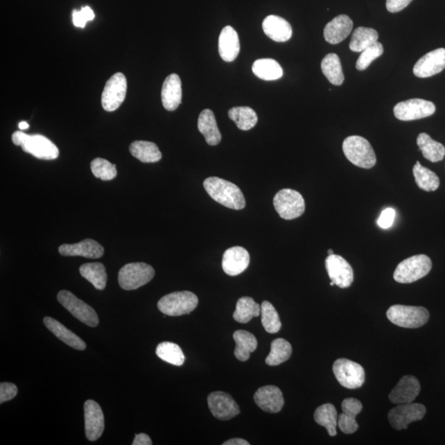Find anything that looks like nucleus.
<instances>
[{
  "instance_id": "f257e3e1",
  "label": "nucleus",
  "mask_w": 445,
  "mask_h": 445,
  "mask_svg": "<svg viewBox=\"0 0 445 445\" xmlns=\"http://www.w3.org/2000/svg\"><path fill=\"white\" fill-rule=\"evenodd\" d=\"M203 186L209 195L222 206L236 211L243 209L246 206L242 191L232 182L211 177L204 181Z\"/></svg>"
},
{
  "instance_id": "f03ea898",
  "label": "nucleus",
  "mask_w": 445,
  "mask_h": 445,
  "mask_svg": "<svg viewBox=\"0 0 445 445\" xmlns=\"http://www.w3.org/2000/svg\"><path fill=\"white\" fill-rule=\"evenodd\" d=\"M343 152L350 162L359 168L369 169L376 164V155L372 146L364 137L352 135L344 139Z\"/></svg>"
},
{
  "instance_id": "7ed1b4c3",
  "label": "nucleus",
  "mask_w": 445,
  "mask_h": 445,
  "mask_svg": "<svg viewBox=\"0 0 445 445\" xmlns=\"http://www.w3.org/2000/svg\"><path fill=\"white\" fill-rule=\"evenodd\" d=\"M387 317L392 324L404 329H418L429 320V311L424 307L392 305L387 311Z\"/></svg>"
},
{
  "instance_id": "20e7f679",
  "label": "nucleus",
  "mask_w": 445,
  "mask_h": 445,
  "mask_svg": "<svg viewBox=\"0 0 445 445\" xmlns=\"http://www.w3.org/2000/svg\"><path fill=\"white\" fill-rule=\"evenodd\" d=\"M198 303V297L193 292L178 291L164 296L159 301L158 308L165 315L178 317L194 311Z\"/></svg>"
},
{
  "instance_id": "39448f33",
  "label": "nucleus",
  "mask_w": 445,
  "mask_h": 445,
  "mask_svg": "<svg viewBox=\"0 0 445 445\" xmlns=\"http://www.w3.org/2000/svg\"><path fill=\"white\" fill-rule=\"evenodd\" d=\"M432 268V261L424 254L412 256L405 259L395 269L394 278L401 283H411L428 274Z\"/></svg>"
},
{
  "instance_id": "423d86ee",
  "label": "nucleus",
  "mask_w": 445,
  "mask_h": 445,
  "mask_svg": "<svg viewBox=\"0 0 445 445\" xmlns=\"http://www.w3.org/2000/svg\"><path fill=\"white\" fill-rule=\"evenodd\" d=\"M155 274L150 265L143 263H129L120 270L119 282L125 290H137L146 285Z\"/></svg>"
},
{
  "instance_id": "0eeeda50",
  "label": "nucleus",
  "mask_w": 445,
  "mask_h": 445,
  "mask_svg": "<svg viewBox=\"0 0 445 445\" xmlns=\"http://www.w3.org/2000/svg\"><path fill=\"white\" fill-rule=\"evenodd\" d=\"M274 209L282 219L291 220L297 219L305 211V202L299 191L292 189H282L278 191L273 200Z\"/></svg>"
},
{
  "instance_id": "6e6552de",
  "label": "nucleus",
  "mask_w": 445,
  "mask_h": 445,
  "mask_svg": "<svg viewBox=\"0 0 445 445\" xmlns=\"http://www.w3.org/2000/svg\"><path fill=\"white\" fill-rule=\"evenodd\" d=\"M59 303L72 314L74 317L91 327L97 326L99 318L97 313L76 295L68 290H61L58 295Z\"/></svg>"
},
{
  "instance_id": "1a4fd4ad",
  "label": "nucleus",
  "mask_w": 445,
  "mask_h": 445,
  "mask_svg": "<svg viewBox=\"0 0 445 445\" xmlns=\"http://www.w3.org/2000/svg\"><path fill=\"white\" fill-rule=\"evenodd\" d=\"M333 370L340 385L348 390H357L364 385L365 369L354 361L338 359L334 362Z\"/></svg>"
},
{
  "instance_id": "9d476101",
  "label": "nucleus",
  "mask_w": 445,
  "mask_h": 445,
  "mask_svg": "<svg viewBox=\"0 0 445 445\" xmlns=\"http://www.w3.org/2000/svg\"><path fill=\"white\" fill-rule=\"evenodd\" d=\"M128 91V80L122 73L109 78L102 94V106L105 111L114 112L124 102Z\"/></svg>"
},
{
  "instance_id": "9b49d317",
  "label": "nucleus",
  "mask_w": 445,
  "mask_h": 445,
  "mask_svg": "<svg viewBox=\"0 0 445 445\" xmlns=\"http://www.w3.org/2000/svg\"><path fill=\"white\" fill-rule=\"evenodd\" d=\"M426 413L424 405L412 403L399 404L390 410L387 418L392 428L401 430L407 429L412 422L422 420Z\"/></svg>"
},
{
  "instance_id": "f8f14e48",
  "label": "nucleus",
  "mask_w": 445,
  "mask_h": 445,
  "mask_svg": "<svg viewBox=\"0 0 445 445\" xmlns=\"http://www.w3.org/2000/svg\"><path fill=\"white\" fill-rule=\"evenodd\" d=\"M435 111L433 103L421 98H412L399 103L394 108L396 119L403 121L426 119L433 115Z\"/></svg>"
},
{
  "instance_id": "ddd939ff",
  "label": "nucleus",
  "mask_w": 445,
  "mask_h": 445,
  "mask_svg": "<svg viewBox=\"0 0 445 445\" xmlns=\"http://www.w3.org/2000/svg\"><path fill=\"white\" fill-rule=\"evenodd\" d=\"M325 267L331 281L335 285L347 289L354 281V272L348 261L339 255H329L325 261Z\"/></svg>"
},
{
  "instance_id": "4468645a",
  "label": "nucleus",
  "mask_w": 445,
  "mask_h": 445,
  "mask_svg": "<svg viewBox=\"0 0 445 445\" xmlns=\"http://www.w3.org/2000/svg\"><path fill=\"white\" fill-rule=\"evenodd\" d=\"M21 147L24 152L39 159L54 160L59 156V150L55 143L40 134H26Z\"/></svg>"
},
{
  "instance_id": "2eb2a0df",
  "label": "nucleus",
  "mask_w": 445,
  "mask_h": 445,
  "mask_svg": "<svg viewBox=\"0 0 445 445\" xmlns=\"http://www.w3.org/2000/svg\"><path fill=\"white\" fill-rule=\"evenodd\" d=\"M208 407L212 415L219 420L228 421L240 413L236 401L225 392H213L208 396Z\"/></svg>"
},
{
  "instance_id": "dca6fc26",
  "label": "nucleus",
  "mask_w": 445,
  "mask_h": 445,
  "mask_svg": "<svg viewBox=\"0 0 445 445\" xmlns=\"http://www.w3.org/2000/svg\"><path fill=\"white\" fill-rule=\"evenodd\" d=\"M85 421L86 437L89 442H95L101 437L105 423L101 407L94 400L86 401L85 403Z\"/></svg>"
},
{
  "instance_id": "f3484780",
  "label": "nucleus",
  "mask_w": 445,
  "mask_h": 445,
  "mask_svg": "<svg viewBox=\"0 0 445 445\" xmlns=\"http://www.w3.org/2000/svg\"><path fill=\"white\" fill-rule=\"evenodd\" d=\"M445 69V49L439 48L429 52L417 61L413 73L418 78H429Z\"/></svg>"
},
{
  "instance_id": "a211bd4d",
  "label": "nucleus",
  "mask_w": 445,
  "mask_h": 445,
  "mask_svg": "<svg viewBox=\"0 0 445 445\" xmlns=\"http://www.w3.org/2000/svg\"><path fill=\"white\" fill-rule=\"evenodd\" d=\"M250 263V253L242 247H230L222 255V270L230 277H236L245 272Z\"/></svg>"
},
{
  "instance_id": "6ab92c4d",
  "label": "nucleus",
  "mask_w": 445,
  "mask_h": 445,
  "mask_svg": "<svg viewBox=\"0 0 445 445\" xmlns=\"http://www.w3.org/2000/svg\"><path fill=\"white\" fill-rule=\"evenodd\" d=\"M421 392V385L416 377L405 375L388 395L392 403L405 404L413 403Z\"/></svg>"
},
{
  "instance_id": "aec40b11",
  "label": "nucleus",
  "mask_w": 445,
  "mask_h": 445,
  "mask_svg": "<svg viewBox=\"0 0 445 445\" xmlns=\"http://www.w3.org/2000/svg\"><path fill=\"white\" fill-rule=\"evenodd\" d=\"M254 401L263 411L269 413L280 412L285 404L280 388L273 385L260 387L256 392Z\"/></svg>"
},
{
  "instance_id": "412c9836",
  "label": "nucleus",
  "mask_w": 445,
  "mask_h": 445,
  "mask_svg": "<svg viewBox=\"0 0 445 445\" xmlns=\"http://www.w3.org/2000/svg\"><path fill=\"white\" fill-rule=\"evenodd\" d=\"M60 255L64 256H84L98 259L104 254V248L94 239L87 238L76 244H63L59 247Z\"/></svg>"
},
{
  "instance_id": "4be33fe9",
  "label": "nucleus",
  "mask_w": 445,
  "mask_h": 445,
  "mask_svg": "<svg viewBox=\"0 0 445 445\" xmlns=\"http://www.w3.org/2000/svg\"><path fill=\"white\" fill-rule=\"evenodd\" d=\"M353 21L347 15H339L329 21L324 28V38L330 44H339L351 34Z\"/></svg>"
},
{
  "instance_id": "5701e85b",
  "label": "nucleus",
  "mask_w": 445,
  "mask_h": 445,
  "mask_svg": "<svg viewBox=\"0 0 445 445\" xmlns=\"http://www.w3.org/2000/svg\"><path fill=\"white\" fill-rule=\"evenodd\" d=\"M162 103L166 110L175 111L182 103V89L180 77L176 73L170 74L164 80L162 93Z\"/></svg>"
},
{
  "instance_id": "b1692460",
  "label": "nucleus",
  "mask_w": 445,
  "mask_h": 445,
  "mask_svg": "<svg viewBox=\"0 0 445 445\" xmlns=\"http://www.w3.org/2000/svg\"><path fill=\"white\" fill-rule=\"evenodd\" d=\"M264 33L272 40L277 42H286L292 37V28L283 17L270 15L265 17L263 24Z\"/></svg>"
},
{
  "instance_id": "393cba45",
  "label": "nucleus",
  "mask_w": 445,
  "mask_h": 445,
  "mask_svg": "<svg viewBox=\"0 0 445 445\" xmlns=\"http://www.w3.org/2000/svg\"><path fill=\"white\" fill-rule=\"evenodd\" d=\"M240 51L238 35L232 27L227 26L222 30L219 38V52L220 58L226 62L236 60Z\"/></svg>"
},
{
  "instance_id": "a878e982",
  "label": "nucleus",
  "mask_w": 445,
  "mask_h": 445,
  "mask_svg": "<svg viewBox=\"0 0 445 445\" xmlns=\"http://www.w3.org/2000/svg\"><path fill=\"white\" fill-rule=\"evenodd\" d=\"M45 326L53 333L56 338H59L60 341L68 344V346L76 349L78 351H85L86 349V344L82 340L74 334L73 331L68 329L62 324H60L58 320H54L51 317H46L44 318Z\"/></svg>"
},
{
  "instance_id": "bb28decb",
  "label": "nucleus",
  "mask_w": 445,
  "mask_h": 445,
  "mask_svg": "<svg viewBox=\"0 0 445 445\" xmlns=\"http://www.w3.org/2000/svg\"><path fill=\"white\" fill-rule=\"evenodd\" d=\"M198 130L204 135L209 146L219 145L222 135L218 128L215 114L209 109H204L200 112L198 119Z\"/></svg>"
},
{
  "instance_id": "cd10ccee",
  "label": "nucleus",
  "mask_w": 445,
  "mask_h": 445,
  "mask_svg": "<svg viewBox=\"0 0 445 445\" xmlns=\"http://www.w3.org/2000/svg\"><path fill=\"white\" fill-rule=\"evenodd\" d=\"M234 340L236 343L234 356L240 361L250 360L251 353L254 352L257 347V340L255 335L250 331L238 330L234 333Z\"/></svg>"
},
{
  "instance_id": "c85d7f7f",
  "label": "nucleus",
  "mask_w": 445,
  "mask_h": 445,
  "mask_svg": "<svg viewBox=\"0 0 445 445\" xmlns=\"http://www.w3.org/2000/svg\"><path fill=\"white\" fill-rule=\"evenodd\" d=\"M417 143L422 152L423 156L431 163L442 161L445 156V147L437 141H434L428 134L421 133L418 135Z\"/></svg>"
},
{
  "instance_id": "c756f323",
  "label": "nucleus",
  "mask_w": 445,
  "mask_h": 445,
  "mask_svg": "<svg viewBox=\"0 0 445 445\" xmlns=\"http://www.w3.org/2000/svg\"><path fill=\"white\" fill-rule=\"evenodd\" d=\"M130 152L134 158L142 163H156L162 159V152L155 143L148 141H134L130 146Z\"/></svg>"
},
{
  "instance_id": "7c9ffc66",
  "label": "nucleus",
  "mask_w": 445,
  "mask_h": 445,
  "mask_svg": "<svg viewBox=\"0 0 445 445\" xmlns=\"http://www.w3.org/2000/svg\"><path fill=\"white\" fill-rule=\"evenodd\" d=\"M313 417L317 424L325 427L330 436L337 435L338 414L334 405L326 403L320 405L316 409Z\"/></svg>"
},
{
  "instance_id": "2f4dec72",
  "label": "nucleus",
  "mask_w": 445,
  "mask_h": 445,
  "mask_svg": "<svg viewBox=\"0 0 445 445\" xmlns=\"http://www.w3.org/2000/svg\"><path fill=\"white\" fill-rule=\"evenodd\" d=\"M252 72L256 77L265 81L279 80L283 76V69L273 59H260L255 61L252 65Z\"/></svg>"
},
{
  "instance_id": "473e14b6",
  "label": "nucleus",
  "mask_w": 445,
  "mask_h": 445,
  "mask_svg": "<svg viewBox=\"0 0 445 445\" xmlns=\"http://www.w3.org/2000/svg\"><path fill=\"white\" fill-rule=\"evenodd\" d=\"M260 314L261 305L255 302L251 297H242L238 300L233 317L239 324H247L253 317H259Z\"/></svg>"
},
{
  "instance_id": "72a5a7b5",
  "label": "nucleus",
  "mask_w": 445,
  "mask_h": 445,
  "mask_svg": "<svg viewBox=\"0 0 445 445\" xmlns=\"http://www.w3.org/2000/svg\"><path fill=\"white\" fill-rule=\"evenodd\" d=\"M80 272L81 276L93 283L96 289L103 290L106 288L107 274L103 263H93L82 265Z\"/></svg>"
},
{
  "instance_id": "f704fd0d",
  "label": "nucleus",
  "mask_w": 445,
  "mask_h": 445,
  "mask_svg": "<svg viewBox=\"0 0 445 445\" xmlns=\"http://www.w3.org/2000/svg\"><path fill=\"white\" fill-rule=\"evenodd\" d=\"M322 71L334 85H342L344 78L342 71L341 60L337 54L326 55L321 63Z\"/></svg>"
},
{
  "instance_id": "c9c22d12",
  "label": "nucleus",
  "mask_w": 445,
  "mask_h": 445,
  "mask_svg": "<svg viewBox=\"0 0 445 445\" xmlns=\"http://www.w3.org/2000/svg\"><path fill=\"white\" fill-rule=\"evenodd\" d=\"M378 33L376 30L369 28H357L352 34L350 49L362 52L378 42Z\"/></svg>"
},
{
  "instance_id": "e433bc0d",
  "label": "nucleus",
  "mask_w": 445,
  "mask_h": 445,
  "mask_svg": "<svg viewBox=\"0 0 445 445\" xmlns=\"http://www.w3.org/2000/svg\"><path fill=\"white\" fill-rule=\"evenodd\" d=\"M412 171L419 189L426 191H435L439 189V177L429 168L423 167L419 161L414 166Z\"/></svg>"
},
{
  "instance_id": "4c0bfd02",
  "label": "nucleus",
  "mask_w": 445,
  "mask_h": 445,
  "mask_svg": "<svg viewBox=\"0 0 445 445\" xmlns=\"http://www.w3.org/2000/svg\"><path fill=\"white\" fill-rule=\"evenodd\" d=\"M292 347L289 342L283 338L274 340L270 346V352L265 359V364L270 366L280 365L290 359Z\"/></svg>"
},
{
  "instance_id": "58836bf2",
  "label": "nucleus",
  "mask_w": 445,
  "mask_h": 445,
  "mask_svg": "<svg viewBox=\"0 0 445 445\" xmlns=\"http://www.w3.org/2000/svg\"><path fill=\"white\" fill-rule=\"evenodd\" d=\"M229 117L235 122L238 128L242 130H250L257 123V116L253 109L248 107H236L229 111Z\"/></svg>"
},
{
  "instance_id": "ea45409f",
  "label": "nucleus",
  "mask_w": 445,
  "mask_h": 445,
  "mask_svg": "<svg viewBox=\"0 0 445 445\" xmlns=\"http://www.w3.org/2000/svg\"><path fill=\"white\" fill-rule=\"evenodd\" d=\"M156 355L167 363L181 366L184 364L185 356L178 344L165 342L158 344L156 348Z\"/></svg>"
},
{
  "instance_id": "a19ab883",
  "label": "nucleus",
  "mask_w": 445,
  "mask_h": 445,
  "mask_svg": "<svg viewBox=\"0 0 445 445\" xmlns=\"http://www.w3.org/2000/svg\"><path fill=\"white\" fill-rule=\"evenodd\" d=\"M261 324L268 333H277L281 329L280 316L273 305L264 301L261 305Z\"/></svg>"
},
{
  "instance_id": "79ce46f5",
  "label": "nucleus",
  "mask_w": 445,
  "mask_h": 445,
  "mask_svg": "<svg viewBox=\"0 0 445 445\" xmlns=\"http://www.w3.org/2000/svg\"><path fill=\"white\" fill-rule=\"evenodd\" d=\"M91 170L94 177L103 181H111L117 175L116 166L102 158L91 161Z\"/></svg>"
},
{
  "instance_id": "37998d69",
  "label": "nucleus",
  "mask_w": 445,
  "mask_h": 445,
  "mask_svg": "<svg viewBox=\"0 0 445 445\" xmlns=\"http://www.w3.org/2000/svg\"><path fill=\"white\" fill-rule=\"evenodd\" d=\"M383 54V46L381 42H377L374 45L361 52L360 58L356 62L358 71H365L374 60H376Z\"/></svg>"
},
{
  "instance_id": "c03bdc74",
  "label": "nucleus",
  "mask_w": 445,
  "mask_h": 445,
  "mask_svg": "<svg viewBox=\"0 0 445 445\" xmlns=\"http://www.w3.org/2000/svg\"><path fill=\"white\" fill-rule=\"evenodd\" d=\"M356 416L352 414L343 412L338 416V426L344 434L351 435L355 433L359 428L356 422Z\"/></svg>"
},
{
  "instance_id": "a18cd8bd",
  "label": "nucleus",
  "mask_w": 445,
  "mask_h": 445,
  "mask_svg": "<svg viewBox=\"0 0 445 445\" xmlns=\"http://www.w3.org/2000/svg\"><path fill=\"white\" fill-rule=\"evenodd\" d=\"M94 17V12L89 6L82 8L80 11L73 12V23L78 28H84L87 21H93Z\"/></svg>"
},
{
  "instance_id": "49530a36",
  "label": "nucleus",
  "mask_w": 445,
  "mask_h": 445,
  "mask_svg": "<svg viewBox=\"0 0 445 445\" xmlns=\"http://www.w3.org/2000/svg\"><path fill=\"white\" fill-rule=\"evenodd\" d=\"M17 394V387L14 383H1L0 385V403H6L15 399Z\"/></svg>"
},
{
  "instance_id": "de8ad7c7",
  "label": "nucleus",
  "mask_w": 445,
  "mask_h": 445,
  "mask_svg": "<svg viewBox=\"0 0 445 445\" xmlns=\"http://www.w3.org/2000/svg\"><path fill=\"white\" fill-rule=\"evenodd\" d=\"M396 211L394 209L387 208L381 213L378 219V225L383 229H390L394 225L395 220Z\"/></svg>"
},
{
  "instance_id": "09e8293b",
  "label": "nucleus",
  "mask_w": 445,
  "mask_h": 445,
  "mask_svg": "<svg viewBox=\"0 0 445 445\" xmlns=\"http://www.w3.org/2000/svg\"><path fill=\"white\" fill-rule=\"evenodd\" d=\"M412 0H387L386 8L390 12H398L407 8Z\"/></svg>"
},
{
  "instance_id": "8fccbe9b",
  "label": "nucleus",
  "mask_w": 445,
  "mask_h": 445,
  "mask_svg": "<svg viewBox=\"0 0 445 445\" xmlns=\"http://www.w3.org/2000/svg\"><path fill=\"white\" fill-rule=\"evenodd\" d=\"M152 444L150 436L143 433L135 435L132 443L133 445H151Z\"/></svg>"
},
{
  "instance_id": "3c124183",
  "label": "nucleus",
  "mask_w": 445,
  "mask_h": 445,
  "mask_svg": "<svg viewBox=\"0 0 445 445\" xmlns=\"http://www.w3.org/2000/svg\"><path fill=\"white\" fill-rule=\"evenodd\" d=\"M250 442H247V440L239 438L231 439L227 440L226 442L222 444V445H250Z\"/></svg>"
},
{
  "instance_id": "603ef678",
  "label": "nucleus",
  "mask_w": 445,
  "mask_h": 445,
  "mask_svg": "<svg viewBox=\"0 0 445 445\" xmlns=\"http://www.w3.org/2000/svg\"><path fill=\"white\" fill-rule=\"evenodd\" d=\"M19 128L21 130H27L29 128V124L28 123V122L21 121L19 125Z\"/></svg>"
},
{
  "instance_id": "864d4df0",
  "label": "nucleus",
  "mask_w": 445,
  "mask_h": 445,
  "mask_svg": "<svg viewBox=\"0 0 445 445\" xmlns=\"http://www.w3.org/2000/svg\"><path fill=\"white\" fill-rule=\"evenodd\" d=\"M327 253H329V255H333L334 254L333 250H329L327 251Z\"/></svg>"
},
{
  "instance_id": "5fc2aeb1",
  "label": "nucleus",
  "mask_w": 445,
  "mask_h": 445,
  "mask_svg": "<svg viewBox=\"0 0 445 445\" xmlns=\"http://www.w3.org/2000/svg\"><path fill=\"white\" fill-rule=\"evenodd\" d=\"M330 286H335L334 282L331 281V282L330 283Z\"/></svg>"
}]
</instances>
